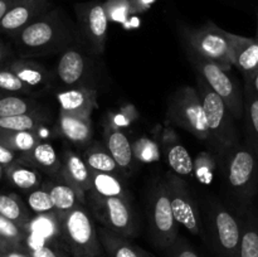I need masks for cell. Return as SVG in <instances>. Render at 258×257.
I'll return each instance as SVG.
<instances>
[{
    "mask_svg": "<svg viewBox=\"0 0 258 257\" xmlns=\"http://www.w3.org/2000/svg\"><path fill=\"white\" fill-rule=\"evenodd\" d=\"M25 155L29 158L30 163L35 168L40 169L54 179L60 180L62 160H60V156H58L57 151L54 150L52 144L47 143V141H40L30 153L25 154Z\"/></svg>",
    "mask_w": 258,
    "mask_h": 257,
    "instance_id": "23",
    "label": "cell"
},
{
    "mask_svg": "<svg viewBox=\"0 0 258 257\" xmlns=\"http://www.w3.org/2000/svg\"><path fill=\"white\" fill-rule=\"evenodd\" d=\"M59 217L62 246L72 257H101L105 254L95 224V217L85 204Z\"/></svg>",
    "mask_w": 258,
    "mask_h": 257,
    "instance_id": "4",
    "label": "cell"
},
{
    "mask_svg": "<svg viewBox=\"0 0 258 257\" xmlns=\"http://www.w3.org/2000/svg\"><path fill=\"white\" fill-rule=\"evenodd\" d=\"M0 216L10 219L24 229L30 221L28 209L22 202L15 196L7 194H0Z\"/></svg>",
    "mask_w": 258,
    "mask_h": 257,
    "instance_id": "31",
    "label": "cell"
},
{
    "mask_svg": "<svg viewBox=\"0 0 258 257\" xmlns=\"http://www.w3.org/2000/svg\"><path fill=\"white\" fill-rule=\"evenodd\" d=\"M164 154L171 171L178 175H190L194 171L193 159L185 148L176 140V136H164Z\"/></svg>",
    "mask_w": 258,
    "mask_h": 257,
    "instance_id": "21",
    "label": "cell"
},
{
    "mask_svg": "<svg viewBox=\"0 0 258 257\" xmlns=\"http://www.w3.org/2000/svg\"><path fill=\"white\" fill-rule=\"evenodd\" d=\"M4 57H5L4 50H3L2 48H0V62H3V59H4Z\"/></svg>",
    "mask_w": 258,
    "mask_h": 257,
    "instance_id": "45",
    "label": "cell"
},
{
    "mask_svg": "<svg viewBox=\"0 0 258 257\" xmlns=\"http://www.w3.org/2000/svg\"><path fill=\"white\" fill-rule=\"evenodd\" d=\"M101 197H123L130 198L122 180L118 175L110 173L91 171V190Z\"/></svg>",
    "mask_w": 258,
    "mask_h": 257,
    "instance_id": "27",
    "label": "cell"
},
{
    "mask_svg": "<svg viewBox=\"0 0 258 257\" xmlns=\"http://www.w3.org/2000/svg\"><path fill=\"white\" fill-rule=\"evenodd\" d=\"M227 188L243 208L258 194V161L246 144L239 141L217 156Z\"/></svg>",
    "mask_w": 258,
    "mask_h": 257,
    "instance_id": "2",
    "label": "cell"
},
{
    "mask_svg": "<svg viewBox=\"0 0 258 257\" xmlns=\"http://www.w3.org/2000/svg\"><path fill=\"white\" fill-rule=\"evenodd\" d=\"M168 120L196 136L212 148V139L207 127L203 105L197 87L183 86L169 98Z\"/></svg>",
    "mask_w": 258,
    "mask_h": 257,
    "instance_id": "7",
    "label": "cell"
},
{
    "mask_svg": "<svg viewBox=\"0 0 258 257\" xmlns=\"http://www.w3.org/2000/svg\"><path fill=\"white\" fill-rule=\"evenodd\" d=\"M149 233L151 242L165 251L179 237V223L174 217L165 181H160L151 191L148 203Z\"/></svg>",
    "mask_w": 258,
    "mask_h": 257,
    "instance_id": "9",
    "label": "cell"
},
{
    "mask_svg": "<svg viewBox=\"0 0 258 257\" xmlns=\"http://www.w3.org/2000/svg\"><path fill=\"white\" fill-rule=\"evenodd\" d=\"M244 93V144L254 154L258 161V97L248 91Z\"/></svg>",
    "mask_w": 258,
    "mask_h": 257,
    "instance_id": "26",
    "label": "cell"
},
{
    "mask_svg": "<svg viewBox=\"0 0 258 257\" xmlns=\"http://www.w3.org/2000/svg\"><path fill=\"white\" fill-rule=\"evenodd\" d=\"M57 131L66 140L85 150L92 144L93 127L91 117L59 111L57 118Z\"/></svg>",
    "mask_w": 258,
    "mask_h": 257,
    "instance_id": "16",
    "label": "cell"
},
{
    "mask_svg": "<svg viewBox=\"0 0 258 257\" xmlns=\"http://www.w3.org/2000/svg\"><path fill=\"white\" fill-rule=\"evenodd\" d=\"M189 59L193 62L197 73L206 80L212 90L223 100L232 116L236 120H241L244 115V93L239 88L238 83L229 76L228 71H224L218 65L209 60L202 59L189 53Z\"/></svg>",
    "mask_w": 258,
    "mask_h": 257,
    "instance_id": "10",
    "label": "cell"
},
{
    "mask_svg": "<svg viewBox=\"0 0 258 257\" xmlns=\"http://www.w3.org/2000/svg\"><path fill=\"white\" fill-rule=\"evenodd\" d=\"M77 27L81 38L93 53L105 50L108 29V13L100 0H90L75 4Z\"/></svg>",
    "mask_w": 258,
    "mask_h": 257,
    "instance_id": "12",
    "label": "cell"
},
{
    "mask_svg": "<svg viewBox=\"0 0 258 257\" xmlns=\"http://www.w3.org/2000/svg\"><path fill=\"white\" fill-rule=\"evenodd\" d=\"M233 66L243 73L244 78L258 70V40L228 32Z\"/></svg>",
    "mask_w": 258,
    "mask_h": 257,
    "instance_id": "18",
    "label": "cell"
},
{
    "mask_svg": "<svg viewBox=\"0 0 258 257\" xmlns=\"http://www.w3.org/2000/svg\"><path fill=\"white\" fill-rule=\"evenodd\" d=\"M181 34L190 54L216 63L228 72L234 67L228 32L213 22H207L197 28L183 27Z\"/></svg>",
    "mask_w": 258,
    "mask_h": 257,
    "instance_id": "6",
    "label": "cell"
},
{
    "mask_svg": "<svg viewBox=\"0 0 258 257\" xmlns=\"http://www.w3.org/2000/svg\"><path fill=\"white\" fill-rule=\"evenodd\" d=\"M15 34L20 50L28 55L62 53L82 39L77 24L59 7H54Z\"/></svg>",
    "mask_w": 258,
    "mask_h": 257,
    "instance_id": "1",
    "label": "cell"
},
{
    "mask_svg": "<svg viewBox=\"0 0 258 257\" xmlns=\"http://www.w3.org/2000/svg\"><path fill=\"white\" fill-rule=\"evenodd\" d=\"M138 251H139V254H140V257H155L154 254H151L150 252H148L146 249L141 248V247L138 246Z\"/></svg>",
    "mask_w": 258,
    "mask_h": 257,
    "instance_id": "44",
    "label": "cell"
},
{
    "mask_svg": "<svg viewBox=\"0 0 258 257\" xmlns=\"http://www.w3.org/2000/svg\"><path fill=\"white\" fill-rule=\"evenodd\" d=\"M98 238L107 257H140L138 246L131 243L130 238L123 237L106 227H97Z\"/></svg>",
    "mask_w": 258,
    "mask_h": 257,
    "instance_id": "22",
    "label": "cell"
},
{
    "mask_svg": "<svg viewBox=\"0 0 258 257\" xmlns=\"http://www.w3.org/2000/svg\"><path fill=\"white\" fill-rule=\"evenodd\" d=\"M92 72V60L86 54L82 47L71 45L60 53L55 73L58 81L64 87H93L91 86Z\"/></svg>",
    "mask_w": 258,
    "mask_h": 257,
    "instance_id": "13",
    "label": "cell"
},
{
    "mask_svg": "<svg viewBox=\"0 0 258 257\" xmlns=\"http://www.w3.org/2000/svg\"><path fill=\"white\" fill-rule=\"evenodd\" d=\"M101 257H107V256H106V254H103V256H101Z\"/></svg>",
    "mask_w": 258,
    "mask_h": 257,
    "instance_id": "47",
    "label": "cell"
},
{
    "mask_svg": "<svg viewBox=\"0 0 258 257\" xmlns=\"http://www.w3.org/2000/svg\"><path fill=\"white\" fill-rule=\"evenodd\" d=\"M47 190L52 198L54 212L58 216H62L66 212L75 208L77 204H80V198L75 189L71 188L64 181L60 183H48Z\"/></svg>",
    "mask_w": 258,
    "mask_h": 257,
    "instance_id": "29",
    "label": "cell"
},
{
    "mask_svg": "<svg viewBox=\"0 0 258 257\" xmlns=\"http://www.w3.org/2000/svg\"><path fill=\"white\" fill-rule=\"evenodd\" d=\"M27 203L30 211L34 212L35 214H44L54 212V206H53L52 198H50L47 189L38 188L30 191L27 198Z\"/></svg>",
    "mask_w": 258,
    "mask_h": 257,
    "instance_id": "35",
    "label": "cell"
},
{
    "mask_svg": "<svg viewBox=\"0 0 258 257\" xmlns=\"http://www.w3.org/2000/svg\"><path fill=\"white\" fill-rule=\"evenodd\" d=\"M242 234L238 257H258V214L251 206L241 216Z\"/></svg>",
    "mask_w": 258,
    "mask_h": 257,
    "instance_id": "24",
    "label": "cell"
},
{
    "mask_svg": "<svg viewBox=\"0 0 258 257\" xmlns=\"http://www.w3.org/2000/svg\"><path fill=\"white\" fill-rule=\"evenodd\" d=\"M2 257H32L27 251L24 249V247H20V248H10L8 251H5L2 254Z\"/></svg>",
    "mask_w": 258,
    "mask_h": 257,
    "instance_id": "42",
    "label": "cell"
},
{
    "mask_svg": "<svg viewBox=\"0 0 258 257\" xmlns=\"http://www.w3.org/2000/svg\"><path fill=\"white\" fill-rule=\"evenodd\" d=\"M256 39H258V12H257V30H256Z\"/></svg>",
    "mask_w": 258,
    "mask_h": 257,
    "instance_id": "46",
    "label": "cell"
},
{
    "mask_svg": "<svg viewBox=\"0 0 258 257\" xmlns=\"http://www.w3.org/2000/svg\"><path fill=\"white\" fill-rule=\"evenodd\" d=\"M164 181L176 222L185 227L186 231L190 232L191 234L204 238L206 236H204L203 217L196 199L191 196L188 183L173 171L166 175Z\"/></svg>",
    "mask_w": 258,
    "mask_h": 257,
    "instance_id": "11",
    "label": "cell"
},
{
    "mask_svg": "<svg viewBox=\"0 0 258 257\" xmlns=\"http://www.w3.org/2000/svg\"><path fill=\"white\" fill-rule=\"evenodd\" d=\"M244 91H248L252 95L258 97V70L253 75L244 78Z\"/></svg>",
    "mask_w": 258,
    "mask_h": 257,
    "instance_id": "40",
    "label": "cell"
},
{
    "mask_svg": "<svg viewBox=\"0 0 258 257\" xmlns=\"http://www.w3.org/2000/svg\"><path fill=\"white\" fill-rule=\"evenodd\" d=\"M59 111L91 117L97 108V90L95 87H73L59 91L55 96Z\"/></svg>",
    "mask_w": 258,
    "mask_h": 257,
    "instance_id": "17",
    "label": "cell"
},
{
    "mask_svg": "<svg viewBox=\"0 0 258 257\" xmlns=\"http://www.w3.org/2000/svg\"><path fill=\"white\" fill-rule=\"evenodd\" d=\"M42 138L37 131H5L0 130V144L12 151L28 154L40 143Z\"/></svg>",
    "mask_w": 258,
    "mask_h": 257,
    "instance_id": "28",
    "label": "cell"
},
{
    "mask_svg": "<svg viewBox=\"0 0 258 257\" xmlns=\"http://www.w3.org/2000/svg\"><path fill=\"white\" fill-rule=\"evenodd\" d=\"M257 40H258V39H257Z\"/></svg>",
    "mask_w": 258,
    "mask_h": 257,
    "instance_id": "49",
    "label": "cell"
},
{
    "mask_svg": "<svg viewBox=\"0 0 258 257\" xmlns=\"http://www.w3.org/2000/svg\"><path fill=\"white\" fill-rule=\"evenodd\" d=\"M197 90L201 96L207 127L211 134L212 149L218 156L224 150L239 143L238 131L234 125L236 118L232 116L223 100L212 90L211 86L198 73Z\"/></svg>",
    "mask_w": 258,
    "mask_h": 257,
    "instance_id": "5",
    "label": "cell"
},
{
    "mask_svg": "<svg viewBox=\"0 0 258 257\" xmlns=\"http://www.w3.org/2000/svg\"><path fill=\"white\" fill-rule=\"evenodd\" d=\"M38 112L37 103L20 96H5L0 98V117Z\"/></svg>",
    "mask_w": 258,
    "mask_h": 257,
    "instance_id": "33",
    "label": "cell"
},
{
    "mask_svg": "<svg viewBox=\"0 0 258 257\" xmlns=\"http://www.w3.org/2000/svg\"><path fill=\"white\" fill-rule=\"evenodd\" d=\"M0 90L8 91V92H30L29 88L12 70L0 71Z\"/></svg>",
    "mask_w": 258,
    "mask_h": 257,
    "instance_id": "37",
    "label": "cell"
},
{
    "mask_svg": "<svg viewBox=\"0 0 258 257\" xmlns=\"http://www.w3.org/2000/svg\"><path fill=\"white\" fill-rule=\"evenodd\" d=\"M204 238L219 257H238L242 234L241 217L214 198L203 203Z\"/></svg>",
    "mask_w": 258,
    "mask_h": 257,
    "instance_id": "3",
    "label": "cell"
},
{
    "mask_svg": "<svg viewBox=\"0 0 258 257\" xmlns=\"http://www.w3.org/2000/svg\"><path fill=\"white\" fill-rule=\"evenodd\" d=\"M62 160V173L60 181L75 189L80 198L81 204H87V194L91 190V171L83 158L72 150H63L60 155Z\"/></svg>",
    "mask_w": 258,
    "mask_h": 257,
    "instance_id": "14",
    "label": "cell"
},
{
    "mask_svg": "<svg viewBox=\"0 0 258 257\" xmlns=\"http://www.w3.org/2000/svg\"><path fill=\"white\" fill-rule=\"evenodd\" d=\"M54 8V0H22L0 22V30L18 33Z\"/></svg>",
    "mask_w": 258,
    "mask_h": 257,
    "instance_id": "15",
    "label": "cell"
},
{
    "mask_svg": "<svg viewBox=\"0 0 258 257\" xmlns=\"http://www.w3.org/2000/svg\"><path fill=\"white\" fill-rule=\"evenodd\" d=\"M47 121V116L39 113V111L33 113H24V115L10 116V117H0V130L37 131L39 134L40 127H43Z\"/></svg>",
    "mask_w": 258,
    "mask_h": 257,
    "instance_id": "30",
    "label": "cell"
},
{
    "mask_svg": "<svg viewBox=\"0 0 258 257\" xmlns=\"http://www.w3.org/2000/svg\"><path fill=\"white\" fill-rule=\"evenodd\" d=\"M28 232L10 219L0 216V238L5 239L17 248L24 246Z\"/></svg>",
    "mask_w": 258,
    "mask_h": 257,
    "instance_id": "34",
    "label": "cell"
},
{
    "mask_svg": "<svg viewBox=\"0 0 258 257\" xmlns=\"http://www.w3.org/2000/svg\"><path fill=\"white\" fill-rule=\"evenodd\" d=\"M87 204L92 216L100 222L101 226L127 238H133L138 234V223L130 198L101 197L88 193Z\"/></svg>",
    "mask_w": 258,
    "mask_h": 257,
    "instance_id": "8",
    "label": "cell"
},
{
    "mask_svg": "<svg viewBox=\"0 0 258 257\" xmlns=\"http://www.w3.org/2000/svg\"><path fill=\"white\" fill-rule=\"evenodd\" d=\"M15 163V154L7 146L0 144V165L10 166Z\"/></svg>",
    "mask_w": 258,
    "mask_h": 257,
    "instance_id": "39",
    "label": "cell"
},
{
    "mask_svg": "<svg viewBox=\"0 0 258 257\" xmlns=\"http://www.w3.org/2000/svg\"><path fill=\"white\" fill-rule=\"evenodd\" d=\"M105 145L121 170H128L134 161V149L127 136L117 127L105 128Z\"/></svg>",
    "mask_w": 258,
    "mask_h": 257,
    "instance_id": "19",
    "label": "cell"
},
{
    "mask_svg": "<svg viewBox=\"0 0 258 257\" xmlns=\"http://www.w3.org/2000/svg\"><path fill=\"white\" fill-rule=\"evenodd\" d=\"M10 248H17V247H14L13 244H10L9 242H7L5 239L0 238V254H3L5 251H8V249H10Z\"/></svg>",
    "mask_w": 258,
    "mask_h": 257,
    "instance_id": "43",
    "label": "cell"
},
{
    "mask_svg": "<svg viewBox=\"0 0 258 257\" xmlns=\"http://www.w3.org/2000/svg\"><path fill=\"white\" fill-rule=\"evenodd\" d=\"M32 257H70V253L58 243H43L34 246H23Z\"/></svg>",
    "mask_w": 258,
    "mask_h": 257,
    "instance_id": "36",
    "label": "cell"
},
{
    "mask_svg": "<svg viewBox=\"0 0 258 257\" xmlns=\"http://www.w3.org/2000/svg\"><path fill=\"white\" fill-rule=\"evenodd\" d=\"M20 2L22 0H0V22L7 15V13Z\"/></svg>",
    "mask_w": 258,
    "mask_h": 257,
    "instance_id": "41",
    "label": "cell"
},
{
    "mask_svg": "<svg viewBox=\"0 0 258 257\" xmlns=\"http://www.w3.org/2000/svg\"><path fill=\"white\" fill-rule=\"evenodd\" d=\"M0 257H2V254H0Z\"/></svg>",
    "mask_w": 258,
    "mask_h": 257,
    "instance_id": "48",
    "label": "cell"
},
{
    "mask_svg": "<svg viewBox=\"0 0 258 257\" xmlns=\"http://www.w3.org/2000/svg\"><path fill=\"white\" fill-rule=\"evenodd\" d=\"M166 257H199L196 249L190 246L185 238L178 237L169 248L165 249Z\"/></svg>",
    "mask_w": 258,
    "mask_h": 257,
    "instance_id": "38",
    "label": "cell"
},
{
    "mask_svg": "<svg viewBox=\"0 0 258 257\" xmlns=\"http://www.w3.org/2000/svg\"><path fill=\"white\" fill-rule=\"evenodd\" d=\"M9 70H12L29 91L47 90L52 82V76L44 66L33 60H15Z\"/></svg>",
    "mask_w": 258,
    "mask_h": 257,
    "instance_id": "20",
    "label": "cell"
},
{
    "mask_svg": "<svg viewBox=\"0 0 258 257\" xmlns=\"http://www.w3.org/2000/svg\"><path fill=\"white\" fill-rule=\"evenodd\" d=\"M83 160L87 164L90 171H98V173H110L118 175L120 168L115 159L111 156L110 151L106 145L100 143H92L83 151Z\"/></svg>",
    "mask_w": 258,
    "mask_h": 257,
    "instance_id": "25",
    "label": "cell"
},
{
    "mask_svg": "<svg viewBox=\"0 0 258 257\" xmlns=\"http://www.w3.org/2000/svg\"><path fill=\"white\" fill-rule=\"evenodd\" d=\"M8 176L10 181L22 190H34L39 188L42 183L40 174L27 166L10 165L8 168Z\"/></svg>",
    "mask_w": 258,
    "mask_h": 257,
    "instance_id": "32",
    "label": "cell"
}]
</instances>
